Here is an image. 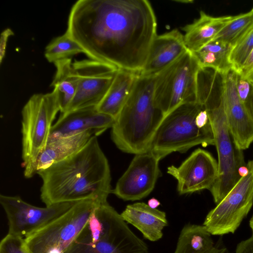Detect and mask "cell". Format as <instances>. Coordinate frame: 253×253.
<instances>
[{
	"label": "cell",
	"mask_w": 253,
	"mask_h": 253,
	"mask_svg": "<svg viewBox=\"0 0 253 253\" xmlns=\"http://www.w3.org/2000/svg\"><path fill=\"white\" fill-rule=\"evenodd\" d=\"M157 27L147 0H79L71 9L66 32L90 59L140 73Z\"/></svg>",
	"instance_id": "6da1fadb"
},
{
	"label": "cell",
	"mask_w": 253,
	"mask_h": 253,
	"mask_svg": "<svg viewBox=\"0 0 253 253\" xmlns=\"http://www.w3.org/2000/svg\"><path fill=\"white\" fill-rule=\"evenodd\" d=\"M38 174L42 180L40 197L45 206L86 200L102 204L112 192L109 163L97 136L77 153Z\"/></svg>",
	"instance_id": "7a4b0ae2"
},
{
	"label": "cell",
	"mask_w": 253,
	"mask_h": 253,
	"mask_svg": "<svg viewBox=\"0 0 253 253\" xmlns=\"http://www.w3.org/2000/svg\"><path fill=\"white\" fill-rule=\"evenodd\" d=\"M154 76L139 74L111 128V138L123 152L137 154L149 150L165 115L154 100Z\"/></svg>",
	"instance_id": "3957f363"
},
{
	"label": "cell",
	"mask_w": 253,
	"mask_h": 253,
	"mask_svg": "<svg viewBox=\"0 0 253 253\" xmlns=\"http://www.w3.org/2000/svg\"><path fill=\"white\" fill-rule=\"evenodd\" d=\"M64 253H149V249L121 214L106 202L95 207Z\"/></svg>",
	"instance_id": "277c9868"
},
{
	"label": "cell",
	"mask_w": 253,
	"mask_h": 253,
	"mask_svg": "<svg viewBox=\"0 0 253 253\" xmlns=\"http://www.w3.org/2000/svg\"><path fill=\"white\" fill-rule=\"evenodd\" d=\"M203 108L197 101L186 102L166 115L148 150L161 160L171 153L185 152L198 145H214L211 126L200 128L196 124V117Z\"/></svg>",
	"instance_id": "5b68a950"
},
{
	"label": "cell",
	"mask_w": 253,
	"mask_h": 253,
	"mask_svg": "<svg viewBox=\"0 0 253 253\" xmlns=\"http://www.w3.org/2000/svg\"><path fill=\"white\" fill-rule=\"evenodd\" d=\"M202 104L208 114L218 155V177L210 190L217 204L241 178L238 170L245 165L244 158L243 150L236 146L228 126L223 93L206 99Z\"/></svg>",
	"instance_id": "8992f818"
},
{
	"label": "cell",
	"mask_w": 253,
	"mask_h": 253,
	"mask_svg": "<svg viewBox=\"0 0 253 253\" xmlns=\"http://www.w3.org/2000/svg\"><path fill=\"white\" fill-rule=\"evenodd\" d=\"M200 69L190 51L155 75L154 100L165 116L179 105L197 101V80Z\"/></svg>",
	"instance_id": "52a82bcc"
},
{
	"label": "cell",
	"mask_w": 253,
	"mask_h": 253,
	"mask_svg": "<svg viewBox=\"0 0 253 253\" xmlns=\"http://www.w3.org/2000/svg\"><path fill=\"white\" fill-rule=\"evenodd\" d=\"M98 204L91 200L78 202L64 214L24 238L27 248L32 253H64Z\"/></svg>",
	"instance_id": "ba28073f"
},
{
	"label": "cell",
	"mask_w": 253,
	"mask_h": 253,
	"mask_svg": "<svg viewBox=\"0 0 253 253\" xmlns=\"http://www.w3.org/2000/svg\"><path fill=\"white\" fill-rule=\"evenodd\" d=\"M60 107L56 93L34 94L22 108L23 166L33 161L46 144L53 122Z\"/></svg>",
	"instance_id": "9c48e42d"
},
{
	"label": "cell",
	"mask_w": 253,
	"mask_h": 253,
	"mask_svg": "<svg viewBox=\"0 0 253 253\" xmlns=\"http://www.w3.org/2000/svg\"><path fill=\"white\" fill-rule=\"evenodd\" d=\"M248 174L241 177L226 196L207 215L203 225L211 235L234 233L253 205V160Z\"/></svg>",
	"instance_id": "30bf717a"
},
{
	"label": "cell",
	"mask_w": 253,
	"mask_h": 253,
	"mask_svg": "<svg viewBox=\"0 0 253 253\" xmlns=\"http://www.w3.org/2000/svg\"><path fill=\"white\" fill-rule=\"evenodd\" d=\"M78 202L59 203L42 208L26 202L19 196L0 195V203L8 220L7 234L24 238L64 214Z\"/></svg>",
	"instance_id": "8fae6325"
},
{
	"label": "cell",
	"mask_w": 253,
	"mask_h": 253,
	"mask_svg": "<svg viewBox=\"0 0 253 253\" xmlns=\"http://www.w3.org/2000/svg\"><path fill=\"white\" fill-rule=\"evenodd\" d=\"M73 65L79 83L66 112L97 107L108 92L119 69L112 64L92 59L76 60Z\"/></svg>",
	"instance_id": "7c38bea8"
},
{
	"label": "cell",
	"mask_w": 253,
	"mask_h": 253,
	"mask_svg": "<svg viewBox=\"0 0 253 253\" xmlns=\"http://www.w3.org/2000/svg\"><path fill=\"white\" fill-rule=\"evenodd\" d=\"M160 159L150 150L135 154L112 192L124 201L140 200L153 190L160 171Z\"/></svg>",
	"instance_id": "4fadbf2b"
},
{
	"label": "cell",
	"mask_w": 253,
	"mask_h": 253,
	"mask_svg": "<svg viewBox=\"0 0 253 253\" xmlns=\"http://www.w3.org/2000/svg\"><path fill=\"white\" fill-rule=\"evenodd\" d=\"M167 172L177 180L180 195L211 190L218 177V163L210 152L197 149L179 167H169Z\"/></svg>",
	"instance_id": "5bb4252c"
},
{
	"label": "cell",
	"mask_w": 253,
	"mask_h": 253,
	"mask_svg": "<svg viewBox=\"0 0 253 253\" xmlns=\"http://www.w3.org/2000/svg\"><path fill=\"white\" fill-rule=\"evenodd\" d=\"M238 73L231 70L223 75V96L228 126L236 146L248 149L253 142V118L237 90Z\"/></svg>",
	"instance_id": "9a60e30c"
},
{
	"label": "cell",
	"mask_w": 253,
	"mask_h": 253,
	"mask_svg": "<svg viewBox=\"0 0 253 253\" xmlns=\"http://www.w3.org/2000/svg\"><path fill=\"white\" fill-rule=\"evenodd\" d=\"M115 120L114 117L99 112L96 107L61 113L52 126L47 143L85 132L97 136L107 129L112 128Z\"/></svg>",
	"instance_id": "2e32d148"
},
{
	"label": "cell",
	"mask_w": 253,
	"mask_h": 253,
	"mask_svg": "<svg viewBox=\"0 0 253 253\" xmlns=\"http://www.w3.org/2000/svg\"><path fill=\"white\" fill-rule=\"evenodd\" d=\"M188 51L183 35L178 30L174 29L169 32L157 35L139 75L154 76Z\"/></svg>",
	"instance_id": "e0dca14e"
},
{
	"label": "cell",
	"mask_w": 253,
	"mask_h": 253,
	"mask_svg": "<svg viewBox=\"0 0 253 253\" xmlns=\"http://www.w3.org/2000/svg\"><path fill=\"white\" fill-rule=\"evenodd\" d=\"M93 136L95 135L85 132L47 143L33 161L23 166L24 177L32 178L52 165L72 156L81 150Z\"/></svg>",
	"instance_id": "ac0fdd59"
},
{
	"label": "cell",
	"mask_w": 253,
	"mask_h": 253,
	"mask_svg": "<svg viewBox=\"0 0 253 253\" xmlns=\"http://www.w3.org/2000/svg\"><path fill=\"white\" fill-rule=\"evenodd\" d=\"M123 220L128 223L152 242L161 239L164 228L168 225L165 212L151 208L144 203L128 205L120 214Z\"/></svg>",
	"instance_id": "d6986e66"
},
{
	"label": "cell",
	"mask_w": 253,
	"mask_h": 253,
	"mask_svg": "<svg viewBox=\"0 0 253 253\" xmlns=\"http://www.w3.org/2000/svg\"><path fill=\"white\" fill-rule=\"evenodd\" d=\"M232 17H212L201 11L198 19L182 28L188 50L191 52L197 51L213 40Z\"/></svg>",
	"instance_id": "ffe728a7"
},
{
	"label": "cell",
	"mask_w": 253,
	"mask_h": 253,
	"mask_svg": "<svg viewBox=\"0 0 253 253\" xmlns=\"http://www.w3.org/2000/svg\"><path fill=\"white\" fill-rule=\"evenodd\" d=\"M139 74L119 69L108 92L96 107L97 110L116 119L127 99Z\"/></svg>",
	"instance_id": "44dd1931"
},
{
	"label": "cell",
	"mask_w": 253,
	"mask_h": 253,
	"mask_svg": "<svg viewBox=\"0 0 253 253\" xmlns=\"http://www.w3.org/2000/svg\"><path fill=\"white\" fill-rule=\"evenodd\" d=\"M205 226L187 224L181 229L173 253H230L225 247L214 245Z\"/></svg>",
	"instance_id": "7402d4cb"
},
{
	"label": "cell",
	"mask_w": 253,
	"mask_h": 253,
	"mask_svg": "<svg viewBox=\"0 0 253 253\" xmlns=\"http://www.w3.org/2000/svg\"><path fill=\"white\" fill-rule=\"evenodd\" d=\"M56 72L51 86L57 94L61 113L66 112L77 90L79 78L71 58L58 61L54 63Z\"/></svg>",
	"instance_id": "603a6c76"
},
{
	"label": "cell",
	"mask_w": 253,
	"mask_h": 253,
	"mask_svg": "<svg viewBox=\"0 0 253 253\" xmlns=\"http://www.w3.org/2000/svg\"><path fill=\"white\" fill-rule=\"evenodd\" d=\"M232 46L213 39L197 51L192 52L200 68H210L222 75L232 70L230 54Z\"/></svg>",
	"instance_id": "cb8c5ba5"
},
{
	"label": "cell",
	"mask_w": 253,
	"mask_h": 253,
	"mask_svg": "<svg viewBox=\"0 0 253 253\" xmlns=\"http://www.w3.org/2000/svg\"><path fill=\"white\" fill-rule=\"evenodd\" d=\"M81 53H84L83 48L66 31L48 44L45 48L44 56L48 62L54 63Z\"/></svg>",
	"instance_id": "d4e9b609"
},
{
	"label": "cell",
	"mask_w": 253,
	"mask_h": 253,
	"mask_svg": "<svg viewBox=\"0 0 253 253\" xmlns=\"http://www.w3.org/2000/svg\"><path fill=\"white\" fill-rule=\"evenodd\" d=\"M253 26V10L232 17L214 39L228 43L232 46Z\"/></svg>",
	"instance_id": "484cf974"
},
{
	"label": "cell",
	"mask_w": 253,
	"mask_h": 253,
	"mask_svg": "<svg viewBox=\"0 0 253 253\" xmlns=\"http://www.w3.org/2000/svg\"><path fill=\"white\" fill-rule=\"evenodd\" d=\"M253 50V26L232 46L230 54L232 69L238 74Z\"/></svg>",
	"instance_id": "4316f807"
},
{
	"label": "cell",
	"mask_w": 253,
	"mask_h": 253,
	"mask_svg": "<svg viewBox=\"0 0 253 253\" xmlns=\"http://www.w3.org/2000/svg\"><path fill=\"white\" fill-rule=\"evenodd\" d=\"M0 253H32L24 238L7 234L0 241Z\"/></svg>",
	"instance_id": "83f0119b"
},
{
	"label": "cell",
	"mask_w": 253,
	"mask_h": 253,
	"mask_svg": "<svg viewBox=\"0 0 253 253\" xmlns=\"http://www.w3.org/2000/svg\"><path fill=\"white\" fill-rule=\"evenodd\" d=\"M236 87L240 100L248 107L253 90V85L248 79L242 78L238 74Z\"/></svg>",
	"instance_id": "f1b7e54d"
},
{
	"label": "cell",
	"mask_w": 253,
	"mask_h": 253,
	"mask_svg": "<svg viewBox=\"0 0 253 253\" xmlns=\"http://www.w3.org/2000/svg\"><path fill=\"white\" fill-rule=\"evenodd\" d=\"M235 253H253V235L240 242L236 247Z\"/></svg>",
	"instance_id": "f546056e"
},
{
	"label": "cell",
	"mask_w": 253,
	"mask_h": 253,
	"mask_svg": "<svg viewBox=\"0 0 253 253\" xmlns=\"http://www.w3.org/2000/svg\"><path fill=\"white\" fill-rule=\"evenodd\" d=\"M196 124L200 128H205L211 125L208 112L204 106L196 117Z\"/></svg>",
	"instance_id": "4dcf8cb0"
},
{
	"label": "cell",
	"mask_w": 253,
	"mask_h": 253,
	"mask_svg": "<svg viewBox=\"0 0 253 253\" xmlns=\"http://www.w3.org/2000/svg\"><path fill=\"white\" fill-rule=\"evenodd\" d=\"M253 73V50L238 73L242 78H247Z\"/></svg>",
	"instance_id": "1f68e13d"
},
{
	"label": "cell",
	"mask_w": 253,
	"mask_h": 253,
	"mask_svg": "<svg viewBox=\"0 0 253 253\" xmlns=\"http://www.w3.org/2000/svg\"><path fill=\"white\" fill-rule=\"evenodd\" d=\"M13 32L10 29H6L2 32L0 38V63L5 55V47L8 37L13 35Z\"/></svg>",
	"instance_id": "d6a6232c"
},
{
	"label": "cell",
	"mask_w": 253,
	"mask_h": 253,
	"mask_svg": "<svg viewBox=\"0 0 253 253\" xmlns=\"http://www.w3.org/2000/svg\"><path fill=\"white\" fill-rule=\"evenodd\" d=\"M160 202L156 198H152L150 199L148 201L147 205L151 208L153 209H156L160 205Z\"/></svg>",
	"instance_id": "836d02e7"
},
{
	"label": "cell",
	"mask_w": 253,
	"mask_h": 253,
	"mask_svg": "<svg viewBox=\"0 0 253 253\" xmlns=\"http://www.w3.org/2000/svg\"><path fill=\"white\" fill-rule=\"evenodd\" d=\"M249 172V169L246 166H243L241 167L238 170V173L241 177L245 176L248 174Z\"/></svg>",
	"instance_id": "e575fe53"
},
{
	"label": "cell",
	"mask_w": 253,
	"mask_h": 253,
	"mask_svg": "<svg viewBox=\"0 0 253 253\" xmlns=\"http://www.w3.org/2000/svg\"><path fill=\"white\" fill-rule=\"evenodd\" d=\"M248 108L252 118H253V90L248 103Z\"/></svg>",
	"instance_id": "d590c367"
},
{
	"label": "cell",
	"mask_w": 253,
	"mask_h": 253,
	"mask_svg": "<svg viewBox=\"0 0 253 253\" xmlns=\"http://www.w3.org/2000/svg\"><path fill=\"white\" fill-rule=\"evenodd\" d=\"M249 225L252 231V235H253V215H252V217L251 218L249 221Z\"/></svg>",
	"instance_id": "8d00e7d4"
},
{
	"label": "cell",
	"mask_w": 253,
	"mask_h": 253,
	"mask_svg": "<svg viewBox=\"0 0 253 253\" xmlns=\"http://www.w3.org/2000/svg\"><path fill=\"white\" fill-rule=\"evenodd\" d=\"M248 81L253 85V73L250 75L247 78Z\"/></svg>",
	"instance_id": "74e56055"
},
{
	"label": "cell",
	"mask_w": 253,
	"mask_h": 253,
	"mask_svg": "<svg viewBox=\"0 0 253 253\" xmlns=\"http://www.w3.org/2000/svg\"><path fill=\"white\" fill-rule=\"evenodd\" d=\"M252 9L253 10V8Z\"/></svg>",
	"instance_id": "f35d334b"
}]
</instances>
